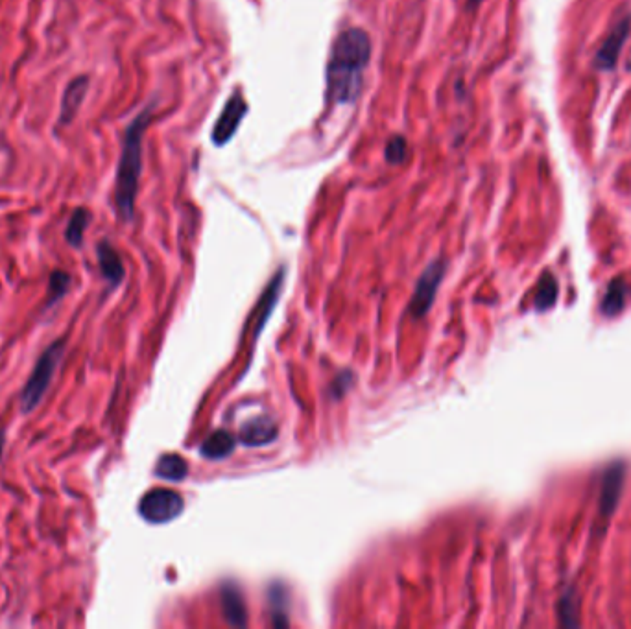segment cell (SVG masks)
Masks as SVG:
<instances>
[{
    "instance_id": "cell-15",
    "label": "cell",
    "mask_w": 631,
    "mask_h": 629,
    "mask_svg": "<svg viewBox=\"0 0 631 629\" xmlns=\"http://www.w3.org/2000/svg\"><path fill=\"white\" fill-rule=\"evenodd\" d=\"M622 475H624L622 467H615L606 475V482L602 487V513H606V515H609L617 504L620 486H622Z\"/></svg>"
},
{
    "instance_id": "cell-1",
    "label": "cell",
    "mask_w": 631,
    "mask_h": 629,
    "mask_svg": "<svg viewBox=\"0 0 631 629\" xmlns=\"http://www.w3.org/2000/svg\"><path fill=\"white\" fill-rule=\"evenodd\" d=\"M371 37L362 28H347L334 39L327 63V102L329 104H355L362 93L364 74L370 65Z\"/></svg>"
},
{
    "instance_id": "cell-14",
    "label": "cell",
    "mask_w": 631,
    "mask_h": 629,
    "mask_svg": "<svg viewBox=\"0 0 631 629\" xmlns=\"http://www.w3.org/2000/svg\"><path fill=\"white\" fill-rule=\"evenodd\" d=\"M89 222H91V213L85 207H78L72 213L71 220L65 229V238L74 248H80L84 244V233Z\"/></svg>"
},
{
    "instance_id": "cell-2",
    "label": "cell",
    "mask_w": 631,
    "mask_h": 629,
    "mask_svg": "<svg viewBox=\"0 0 631 629\" xmlns=\"http://www.w3.org/2000/svg\"><path fill=\"white\" fill-rule=\"evenodd\" d=\"M154 106L150 104L131 120L124 133V143L120 152L117 179H115V205L122 220L130 222L135 213V200L139 192V181L143 174V143L146 128L152 122Z\"/></svg>"
},
{
    "instance_id": "cell-4",
    "label": "cell",
    "mask_w": 631,
    "mask_h": 629,
    "mask_svg": "<svg viewBox=\"0 0 631 629\" xmlns=\"http://www.w3.org/2000/svg\"><path fill=\"white\" fill-rule=\"evenodd\" d=\"M185 502L176 491L154 489L144 495L139 502V513L146 523L167 524L178 519Z\"/></svg>"
},
{
    "instance_id": "cell-5",
    "label": "cell",
    "mask_w": 631,
    "mask_h": 629,
    "mask_svg": "<svg viewBox=\"0 0 631 629\" xmlns=\"http://www.w3.org/2000/svg\"><path fill=\"white\" fill-rule=\"evenodd\" d=\"M246 113H248V102H246V98L240 91H235L231 98L227 100L224 111L220 113V117L216 120L215 128H213V133H211L213 143L216 146H224V144L229 143L233 139V135L239 130Z\"/></svg>"
},
{
    "instance_id": "cell-16",
    "label": "cell",
    "mask_w": 631,
    "mask_h": 629,
    "mask_svg": "<svg viewBox=\"0 0 631 629\" xmlns=\"http://www.w3.org/2000/svg\"><path fill=\"white\" fill-rule=\"evenodd\" d=\"M626 297H628V286L624 281H615L611 283L608 288V294L602 301V310L608 314V316H615L619 314L624 303H626Z\"/></svg>"
},
{
    "instance_id": "cell-12",
    "label": "cell",
    "mask_w": 631,
    "mask_h": 629,
    "mask_svg": "<svg viewBox=\"0 0 631 629\" xmlns=\"http://www.w3.org/2000/svg\"><path fill=\"white\" fill-rule=\"evenodd\" d=\"M237 440L227 430H215L207 440L203 441L200 451L207 460H222L235 451Z\"/></svg>"
},
{
    "instance_id": "cell-8",
    "label": "cell",
    "mask_w": 631,
    "mask_h": 629,
    "mask_svg": "<svg viewBox=\"0 0 631 629\" xmlns=\"http://www.w3.org/2000/svg\"><path fill=\"white\" fill-rule=\"evenodd\" d=\"M87 89H89V78L87 76H78V78L72 80L71 84L67 85L63 98H61V126H67V124H71L72 120L76 119V115L80 113L82 104H84Z\"/></svg>"
},
{
    "instance_id": "cell-19",
    "label": "cell",
    "mask_w": 631,
    "mask_h": 629,
    "mask_svg": "<svg viewBox=\"0 0 631 629\" xmlns=\"http://www.w3.org/2000/svg\"><path fill=\"white\" fill-rule=\"evenodd\" d=\"M408 157V143L403 135H395L384 148V159L390 165H403Z\"/></svg>"
},
{
    "instance_id": "cell-13",
    "label": "cell",
    "mask_w": 631,
    "mask_h": 629,
    "mask_svg": "<svg viewBox=\"0 0 631 629\" xmlns=\"http://www.w3.org/2000/svg\"><path fill=\"white\" fill-rule=\"evenodd\" d=\"M155 475L168 482H179L189 475V465L179 454H165L155 465Z\"/></svg>"
},
{
    "instance_id": "cell-18",
    "label": "cell",
    "mask_w": 631,
    "mask_h": 629,
    "mask_svg": "<svg viewBox=\"0 0 631 629\" xmlns=\"http://www.w3.org/2000/svg\"><path fill=\"white\" fill-rule=\"evenodd\" d=\"M556 299H558V285H556L554 277H552L550 273H547V275L541 279L539 286H537L536 309H550V307L556 303Z\"/></svg>"
},
{
    "instance_id": "cell-9",
    "label": "cell",
    "mask_w": 631,
    "mask_h": 629,
    "mask_svg": "<svg viewBox=\"0 0 631 629\" xmlns=\"http://www.w3.org/2000/svg\"><path fill=\"white\" fill-rule=\"evenodd\" d=\"M277 432L279 430L274 419L266 416L255 417L240 430V441L246 447H264L277 438Z\"/></svg>"
},
{
    "instance_id": "cell-21",
    "label": "cell",
    "mask_w": 631,
    "mask_h": 629,
    "mask_svg": "<svg viewBox=\"0 0 631 629\" xmlns=\"http://www.w3.org/2000/svg\"><path fill=\"white\" fill-rule=\"evenodd\" d=\"M480 2H482V0H467V8H471V10H473V8H478V6H480Z\"/></svg>"
},
{
    "instance_id": "cell-17",
    "label": "cell",
    "mask_w": 631,
    "mask_h": 629,
    "mask_svg": "<svg viewBox=\"0 0 631 629\" xmlns=\"http://www.w3.org/2000/svg\"><path fill=\"white\" fill-rule=\"evenodd\" d=\"M72 277L67 272H52L50 275V283H48L47 309L54 307L58 301L67 296L69 288H71Z\"/></svg>"
},
{
    "instance_id": "cell-20",
    "label": "cell",
    "mask_w": 631,
    "mask_h": 629,
    "mask_svg": "<svg viewBox=\"0 0 631 629\" xmlns=\"http://www.w3.org/2000/svg\"><path fill=\"white\" fill-rule=\"evenodd\" d=\"M4 443H6V432H4V428H0V462H2V451H4Z\"/></svg>"
},
{
    "instance_id": "cell-7",
    "label": "cell",
    "mask_w": 631,
    "mask_h": 629,
    "mask_svg": "<svg viewBox=\"0 0 631 629\" xmlns=\"http://www.w3.org/2000/svg\"><path fill=\"white\" fill-rule=\"evenodd\" d=\"M628 34H630V19H622L609 32V36L604 39L602 47L598 48V52H596L595 65L598 69L609 71V69H613L617 65L620 50L624 47Z\"/></svg>"
},
{
    "instance_id": "cell-6",
    "label": "cell",
    "mask_w": 631,
    "mask_h": 629,
    "mask_svg": "<svg viewBox=\"0 0 631 629\" xmlns=\"http://www.w3.org/2000/svg\"><path fill=\"white\" fill-rule=\"evenodd\" d=\"M445 262L434 261L430 264L429 268L423 272V275L419 277L417 281L416 292L414 297L410 301V312L416 316V318H423L427 312H429L432 303H434V297L436 292L440 288L441 279L445 275Z\"/></svg>"
},
{
    "instance_id": "cell-10",
    "label": "cell",
    "mask_w": 631,
    "mask_h": 629,
    "mask_svg": "<svg viewBox=\"0 0 631 629\" xmlns=\"http://www.w3.org/2000/svg\"><path fill=\"white\" fill-rule=\"evenodd\" d=\"M96 255H98V264H100V270L104 279L108 281L111 286H119L124 279V264L120 259L119 251L115 250L109 242H100L96 246Z\"/></svg>"
},
{
    "instance_id": "cell-11",
    "label": "cell",
    "mask_w": 631,
    "mask_h": 629,
    "mask_svg": "<svg viewBox=\"0 0 631 629\" xmlns=\"http://www.w3.org/2000/svg\"><path fill=\"white\" fill-rule=\"evenodd\" d=\"M222 609L226 620L231 626L244 628L248 624V615H246V604L242 593L235 585H224L222 587Z\"/></svg>"
},
{
    "instance_id": "cell-3",
    "label": "cell",
    "mask_w": 631,
    "mask_h": 629,
    "mask_svg": "<svg viewBox=\"0 0 631 629\" xmlns=\"http://www.w3.org/2000/svg\"><path fill=\"white\" fill-rule=\"evenodd\" d=\"M63 353H65V338L48 345L45 353L37 360L36 368L32 371L30 379L24 384L23 392H21V403L19 404H21L23 414L36 410L37 404L43 401V397H45V393H47L52 379L56 375V369L60 366Z\"/></svg>"
}]
</instances>
